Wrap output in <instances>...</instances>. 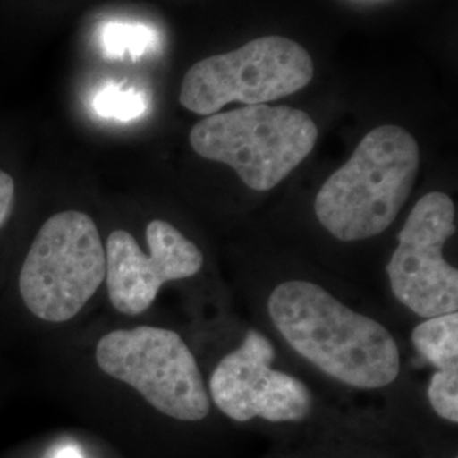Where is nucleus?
<instances>
[{
	"mask_svg": "<svg viewBox=\"0 0 458 458\" xmlns=\"http://www.w3.org/2000/svg\"><path fill=\"white\" fill-rule=\"evenodd\" d=\"M268 314L295 353L344 386L382 389L399 377V348L391 331L318 284H280L268 297Z\"/></svg>",
	"mask_w": 458,
	"mask_h": 458,
	"instance_id": "1",
	"label": "nucleus"
},
{
	"mask_svg": "<svg viewBox=\"0 0 458 458\" xmlns=\"http://www.w3.org/2000/svg\"><path fill=\"white\" fill-rule=\"evenodd\" d=\"M420 165V145L404 128L384 124L367 132L319 189L314 199L318 221L346 243L384 233L408 202Z\"/></svg>",
	"mask_w": 458,
	"mask_h": 458,
	"instance_id": "2",
	"label": "nucleus"
},
{
	"mask_svg": "<svg viewBox=\"0 0 458 458\" xmlns=\"http://www.w3.org/2000/svg\"><path fill=\"white\" fill-rule=\"evenodd\" d=\"M199 157L231 166L248 189L267 192L316 147L311 115L289 106H246L199 121L189 134Z\"/></svg>",
	"mask_w": 458,
	"mask_h": 458,
	"instance_id": "3",
	"label": "nucleus"
},
{
	"mask_svg": "<svg viewBox=\"0 0 458 458\" xmlns=\"http://www.w3.org/2000/svg\"><path fill=\"white\" fill-rule=\"evenodd\" d=\"M106 280V248L81 211L51 216L34 238L19 276L26 308L48 323L73 319Z\"/></svg>",
	"mask_w": 458,
	"mask_h": 458,
	"instance_id": "4",
	"label": "nucleus"
},
{
	"mask_svg": "<svg viewBox=\"0 0 458 458\" xmlns=\"http://www.w3.org/2000/svg\"><path fill=\"white\" fill-rule=\"evenodd\" d=\"M98 369L136 389L149 406L179 421H200L211 397L196 357L181 335L138 327L104 335L96 348Z\"/></svg>",
	"mask_w": 458,
	"mask_h": 458,
	"instance_id": "5",
	"label": "nucleus"
},
{
	"mask_svg": "<svg viewBox=\"0 0 458 458\" xmlns=\"http://www.w3.org/2000/svg\"><path fill=\"white\" fill-rule=\"evenodd\" d=\"M312 77L308 49L289 38L263 36L191 66L179 98L187 111L208 117L231 102L259 106L287 98L310 85Z\"/></svg>",
	"mask_w": 458,
	"mask_h": 458,
	"instance_id": "6",
	"label": "nucleus"
},
{
	"mask_svg": "<svg viewBox=\"0 0 458 458\" xmlns=\"http://www.w3.org/2000/svg\"><path fill=\"white\" fill-rule=\"evenodd\" d=\"M455 229L454 200L429 192L412 208L387 263L394 297L425 319L457 312V268L443 257Z\"/></svg>",
	"mask_w": 458,
	"mask_h": 458,
	"instance_id": "7",
	"label": "nucleus"
},
{
	"mask_svg": "<svg viewBox=\"0 0 458 458\" xmlns=\"http://www.w3.org/2000/svg\"><path fill=\"white\" fill-rule=\"evenodd\" d=\"M276 348L257 329L214 369L209 397L223 414L238 423L262 418L270 423H294L312 411V394L304 382L274 370Z\"/></svg>",
	"mask_w": 458,
	"mask_h": 458,
	"instance_id": "8",
	"label": "nucleus"
},
{
	"mask_svg": "<svg viewBox=\"0 0 458 458\" xmlns=\"http://www.w3.org/2000/svg\"><path fill=\"white\" fill-rule=\"evenodd\" d=\"M147 243L148 255L131 233L117 229L104 246L109 301L126 316L148 311L166 282L194 277L204 265L199 246L164 219L148 225Z\"/></svg>",
	"mask_w": 458,
	"mask_h": 458,
	"instance_id": "9",
	"label": "nucleus"
},
{
	"mask_svg": "<svg viewBox=\"0 0 458 458\" xmlns=\"http://www.w3.org/2000/svg\"><path fill=\"white\" fill-rule=\"evenodd\" d=\"M411 342L416 352L437 367V372H458V314L428 318L414 327Z\"/></svg>",
	"mask_w": 458,
	"mask_h": 458,
	"instance_id": "10",
	"label": "nucleus"
},
{
	"mask_svg": "<svg viewBox=\"0 0 458 458\" xmlns=\"http://www.w3.org/2000/svg\"><path fill=\"white\" fill-rule=\"evenodd\" d=\"M155 45V33L143 24L114 22L102 30V47L107 56L138 60Z\"/></svg>",
	"mask_w": 458,
	"mask_h": 458,
	"instance_id": "11",
	"label": "nucleus"
},
{
	"mask_svg": "<svg viewBox=\"0 0 458 458\" xmlns=\"http://www.w3.org/2000/svg\"><path fill=\"white\" fill-rule=\"evenodd\" d=\"M94 107H96V113L102 117L131 121L145 113L147 104L143 96L138 94L136 90L107 87L96 98Z\"/></svg>",
	"mask_w": 458,
	"mask_h": 458,
	"instance_id": "12",
	"label": "nucleus"
},
{
	"mask_svg": "<svg viewBox=\"0 0 458 458\" xmlns=\"http://www.w3.org/2000/svg\"><path fill=\"white\" fill-rule=\"evenodd\" d=\"M428 401L440 418L458 423V372H435L428 386Z\"/></svg>",
	"mask_w": 458,
	"mask_h": 458,
	"instance_id": "13",
	"label": "nucleus"
},
{
	"mask_svg": "<svg viewBox=\"0 0 458 458\" xmlns=\"http://www.w3.org/2000/svg\"><path fill=\"white\" fill-rule=\"evenodd\" d=\"M14 200H16V185L14 179L0 170V229L5 226L9 221L13 209H14Z\"/></svg>",
	"mask_w": 458,
	"mask_h": 458,
	"instance_id": "14",
	"label": "nucleus"
},
{
	"mask_svg": "<svg viewBox=\"0 0 458 458\" xmlns=\"http://www.w3.org/2000/svg\"><path fill=\"white\" fill-rule=\"evenodd\" d=\"M55 458H83L82 454L77 450V448H72V446H66V448H62Z\"/></svg>",
	"mask_w": 458,
	"mask_h": 458,
	"instance_id": "15",
	"label": "nucleus"
}]
</instances>
